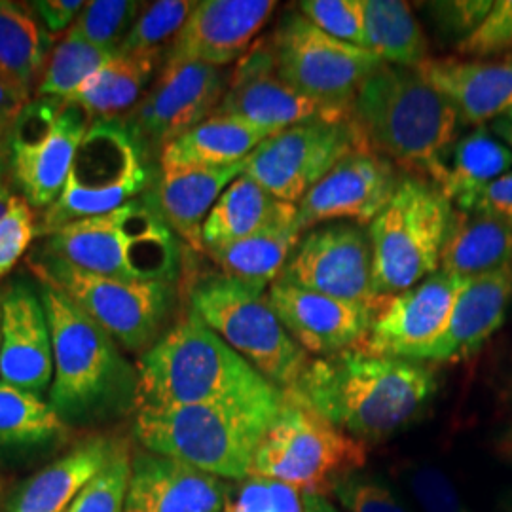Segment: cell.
<instances>
[{
	"label": "cell",
	"instance_id": "f546056e",
	"mask_svg": "<svg viewBox=\"0 0 512 512\" xmlns=\"http://www.w3.org/2000/svg\"><path fill=\"white\" fill-rule=\"evenodd\" d=\"M512 266V228L478 211L454 209L440 253V270L471 279Z\"/></svg>",
	"mask_w": 512,
	"mask_h": 512
},
{
	"label": "cell",
	"instance_id": "e575fe53",
	"mask_svg": "<svg viewBox=\"0 0 512 512\" xmlns=\"http://www.w3.org/2000/svg\"><path fill=\"white\" fill-rule=\"evenodd\" d=\"M277 203L268 190L241 173L220 194L203 224V253L251 236L270 220Z\"/></svg>",
	"mask_w": 512,
	"mask_h": 512
},
{
	"label": "cell",
	"instance_id": "277c9868",
	"mask_svg": "<svg viewBox=\"0 0 512 512\" xmlns=\"http://www.w3.org/2000/svg\"><path fill=\"white\" fill-rule=\"evenodd\" d=\"M54 346L50 406L65 421H88L137 408V368L122 357L107 330L54 285L40 281Z\"/></svg>",
	"mask_w": 512,
	"mask_h": 512
},
{
	"label": "cell",
	"instance_id": "8d00e7d4",
	"mask_svg": "<svg viewBox=\"0 0 512 512\" xmlns=\"http://www.w3.org/2000/svg\"><path fill=\"white\" fill-rule=\"evenodd\" d=\"M116 50L101 48L80 37L73 27L52 50L38 82V97L71 101Z\"/></svg>",
	"mask_w": 512,
	"mask_h": 512
},
{
	"label": "cell",
	"instance_id": "603a6c76",
	"mask_svg": "<svg viewBox=\"0 0 512 512\" xmlns=\"http://www.w3.org/2000/svg\"><path fill=\"white\" fill-rule=\"evenodd\" d=\"M230 486L179 459L143 452L131 459L124 512H220Z\"/></svg>",
	"mask_w": 512,
	"mask_h": 512
},
{
	"label": "cell",
	"instance_id": "d6986e66",
	"mask_svg": "<svg viewBox=\"0 0 512 512\" xmlns=\"http://www.w3.org/2000/svg\"><path fill=\"white\" fill-rule=\"evenodd\" d=\"M399 183L401 177L387 158L370 148L355 150L296 205L300 226L306 232L330 220L370 224L391 202Z\"/></svg>",
	"mask_w": 512,
	"mask_h": 512
},
{
	"label": "cell",
	"instance_id": "836d02e7",
	"mask_svg": "<svg viewBox=\"0 0 512 512\" xmlns=\"http://www.w3.org/2000/svg\"><path fill=\"white\" fill-rule=\"evenodd\" d=\"M366 50L385 65L418 69L427 59V38L410 4L401 0H363Z\"/></svg>",
	"mask_w": 512,
	"mask_h": 512
},
{
	"label": "cell",
	"instance_id": "6da1fadb",
	"mask_svg": "<svg viewBox=\"0 0 512 512\" xmlns=\"http://www.w3.org/2000/svg\"><path fill=\"white\" fill-rule=\"evenodd\" d=\"M435 391L437 378L420 361L351 348L310 361L285 393L366 446L401 431Z\"/></svg>",
	"mask_w": 512,
	"mask_h": 512
},
{
	"label": "cell",
	"instance_id": "f907efd6",
	"mask_svg": "<svg viewBox=\"0 0 512 512\" xmlns=\"http://www.w3.org/2000/svg\"><path fill=\"white\" fill-rule=\"evenodd\" d=\"M302 512H346L336 507L327 495L306 492L302 494Z\"/></svg>",
	"mask_w": 512,
	"mask_h": 512
},
{
	"label": "cell",
	"instance_id": "83f0119b",
	"mask_svg": "<svg viewBox=\"0 0 512 512\" xmlns=\"http://www.w3.org/2000/svg\"><path fill=\"white\" fill-rule=\"evenodd\" d=\"M272 133L238 118L213 114L160 152V171L243 164Z\"/></svg>",
	"mask_w": 512,
	"mask_h": 512
},
{
	"label": "cell",
	"instance_id": "6f0895ef",
	"mask_svg": "<svg viewBox=\"0 0 512 512\" xmlns=\"http://www.w3.org/2000/svg\"><path fill=\"white\" fill-rule=\"evenodd\" d=\"M509 452H511V454H512V433H511V437H509Z\"/></svg>",
	"mask_w": 512,
	"mask_h": 512
},
{
	"label": "cell",
	"instance_id": "52a82bcc",
	"mask_svg": "<svg viewBox=\"0 0 512 512\" xmlns=\"http://www.w3.org/2000/svg\"><path fill=\"white\" fill-rule=\"evenodd\" d=\"M152 181L148 150L126 118L95 120L76 148L65 186L44 213L37 236L110 213L141 198Z\"/></svg>",
	"mask_w": 512,
	"mask_h": 512
},
{
	"label": "cell",
	"instance_id": "ba28073f",
	"mask_svg": "<svg viewBox=\"0 0 512 512\" xmlns=\"http://www.w3.org/2000/svg\"><path fill=\"white\" fill-rule=\"evenodd\" d=\"M454 213L439 186L408 175L370 222L372 291L403 293L440 270V253Z\"/></svg>",
	"mask_w": 512,
	"mask_h": 512
},
{
	"label": "cell",
	"instance_id": "ffe728a7",
	"mask_svg": "<svg viewBox=\"0 0 512 512\" xmlns=\"http://www.w3.org/2000/svg\"><path fill=\"white\" fill-rule=\"evenodd\" d=\"M275 10L274 0H203L167 50L169 63H202L222 69L239 61Z\"/></svg>",
	"mask_w": 512,
	"mask_h": 512
},
{
	"label": "cell",
	"instance_id": "ee69618b",
	"mask_svg": "<svg viewBox=\"0 0 512 512\" xmlns=\"http://www.w3.org/2000/svg\"><path fill=\"white\" fill-rule=\"evenodd\" d=\"M512 52V0H495L490 14L471 35L461 38L458 52L469 57Z\"/></svg>",
	"mask_w": 512,
	"mask_h": 512
},
{
	"label": "cell",
	"instance_id": "74e56055",
	"mask_svg": "<svg viewBox=\"0 0 512 512\" xmlns=\"http://www.w3.org/2000/svg\"><path fill=\"white\" fill-rule=\"evenodd\" d=\"M194 6L196 2L190 0H158L148 4L118 46V52L162 54V46L171 38L175 40Z\"/></svg>",
	"mask_w": 512,
	"mask_h": 512
},
{
	"label": "cell",
	"instance_id": "5b68a950",
	"mask_svg": "<svg viewBox=\"0 0 512 512\" xmlns=\"http://www.w3.org/2000/svg\"><path fill=\"white\" fill-rule=\"evenodd\" d=\"M283 401L143 406L137 408L133 431L147 452L179 459L222 480H245Z\"/></svg>",
	"mask_w": 512,
	"mask_h": 512
},
{
	"label": "cell",
	"instance_id": "11a10c76",
	"mask_svg": "<svg viewBox=\"0 0 512 512\" xmlns=\"http://www.w3.org/2000/svg\"><path fill=\"white\" fill-rule=\"evenodd\" d=\"M505 120H507L509 124H512V107L511 109L507 110V112H505Z\"/></svg>",
	"mask_w": 512,
	"mask_h": 512
},
{
	"label": "cell",
	"instance_id": "7402d4cb",
	"mask_svg": "<svg viewBox=\"0 0 512 512\" xmlns=\"http://www.w3.org/2000/svg\"><path fill=\"white\" fill-rule=\"evenodd\" d=\"M0 382L42 397L54 382V346L42 296L27 283L2 293Z\"/></svg>",
	"mask_w": 512,
	"mask_h": 512
},
{
	"label": "cell",
	"instance_id": "db71d44e",
	"mask_svg": "<svg viewBox=\"0 0 512 512\" xmlns=\"http://www.w3.org/2000/svg\"><path fill=\"white\" fill-rule=\"evenodd\" d=\"M0 342H2V294H0Z\"/></svg>",
	"mask_w": 512,
	"mask_h": 512
},
{
	"label": "cell",
	"instance_id": "484cf974",
	"mask_svg": "<svg viewBox=\"0 0 512 512\" xmlns=\"http://www.w3.org/2000/svg\"><path fill=\"white\" fill-rule=\"evenodd\" d=\"M302 234L298 207L279 202L270 220L251 236L205 253L219 266L220 274L266 293L283 272Z\"/></svg>",
	"mask_w": 512,
	"mask_h": 512
},
{
	"label": "cell",
	"instance_id": "91938a15",
	"mask_svg": "<svg viewBox=\"0 0 512 512\" xmlns=\"http://www.w3.org/2000/svg\"><path fill=\"white\" fill-rule=\"evenodd\" d=\"M226 512H230V511H228V509H226Z\"/></svg>",
	"mask_w": 512,
	"mask_h": 512
},
{
	"label": "cell",
	"instance_id": "680465c9",
	"mask_svg": "<svg viewBox=\"0 0 512 512\" xmlns=\"http://www.w3.org/2000/svg\"><path fill=\"white\" fill-rule=\"evenodd\" d=\"M509 61H512V52L509 54Z\"/></svg>",
	"mask_w": 512,
	"mask_h": 512
},
{
	"label": "cell",
	"instance_id": "9f6ffc18",
	"mask_svg": "<svg viewBox=\"0 0 512 512\" xmlns=\"http://www.w3.org/2000/svg\"><path fill=\"white\" fill-rule=\"evenodd\" d=\"M0 137H2V133H0ZM0 167H2V141H0ZM2 184V181H0Z\"/></svg>",
	"mask_w": 512,
	"mask_h": 512
},
{
	"label": "cell",
	"instance_id": "3957f363",
	"mask_svg": "<svg viewBox=\"0 0 512 512\" xmlns=\"http://www.w3.org/2000/svg\"><path fill=\"white\" fill-rule=\"evenodd\" d=\"M351 116L374 152L437 184L440 160L456 143L459 116L418 69H378L355 95Z\"/></svg>",
	"mask_w": 512,
	"mask_h": 512
},
{
	"label": "cell",
	"instance_id": "4dcf8cb0",
	"mask_svg": "<svg viewBox=\"0 0 512 512\" xmlns=\"http://www.w3.org/2000/svg\"><path fill=\"white\" fill-rule=\"evenodd\" d=\"M511 167V148L480 126L446 150L440 160L437 186L458 209L467 211L476 196L507 175Z\"/></svg>",
	"mask_w": 512,
	"mask_h": 512
},
{
	"label": "cell",
	"instance_id": "4fadbf2b",
	"mask_svg": "<svg viewBox=\"0 0 512 512\" xmlns=\"http://www.w3.org/2000/svg\"><path fill=\"white\" fill-rule=\"evenodd\" d=\"M270 42L281 78L334 109L351 110L361 86L385 65L370 50L323 33L300 12L281 19Z\"/></svg>",
	"mask_w": 512,
	"mask_h": 512
},
{
	"label": "cell",
	"instance_id": "816d5d0a",
	"mask_svg": "<svg viewBox=\"0 0 512 512\" xmlns=\"http://www.w3.org/2000/svg\"><path fill=\"white\" fill-rule=\"evenodd\" d=\"M494 133L512 150V124H509L507 120H497L494 124Z\"/></svg>",
	"mask_w": 512,
	"mask_h": 512
},
{
	"label": "cell",
	"instance_id": "c3c4849f",
	"mask_svg": "<svg viewBox=\"0 0 512 512\" xmlns=\"http://www.w3.org/2000/svg\"><path fill=\"white\" fill-rule=\"evenodd\" d=\"M86 2L82 0H37L31 2V8L37 12L38 19L46 31L54 37L57 33L69 31L74 21L84 10Z\"/></svg>",
	"mask_w": 512,
	"mask_h": 512
},
{
	"label": "cell",
	"instance_id": "9c48e42d",
	"mask_svg": "<svg viewBox=\"0 0 512 512\" xmlns=\"http://www.w3.org/2000/svg\"><path fill=\"white\" fill-rule=\"evenodd\" d=\"M190 310L258 370L270 384L289 391L308 353L277 317L268 294L224 274L200 277L190 291Z\"/></svg>",
	"mask_w": 512,
	"mask_h": 512
},
{
	"label": "cell",
	"instance_id": "f1b7e54d",
	"mask_svg": "<svg viewBox=\"0 0 512 512\" xmlns=\"http://www.w3.org/2000/svg\"><path fill=\"white\" fill-rule=\"evenodd\" d=\"M118 444L103 437L80 442L71 452L38 471L21 488L10 512L67 511L76 495L109 463Z\"/></svg>",
	"mask_w": 512,
	"mask_h": 512
},
{
	"label": "cell",
	"instance_id": "7a4b0ae2",
	"mask_svg": "<svg viewBox=\"0 0 512 512\" xmlns=\"http://www.w3.org/2000/svg\"><path fill=\"white\" fill-rule=\"evenodd\" d=\"M137 378V408L274 403L285 397L192 310L143 351Z\"/></svg>",
	"mask_w": 512,
	"mask_h": 512
},
{
	"label": "cell",
	"instance_id": "4316f807",
	"mask_svg": "<svg viewBox=\"0 0 512 512\" xmlns=\"http://www.w3.org/2000/svg\"><path fill=\"white\" fill-rule=\"evenodd\" d=\"M245 169V162L213 169L160 171L156 184L145 192L169 228L192 249L203 251V224L220 194Z\"/></svg>",
	"mask_w": 512,
	"mask_h": 512
},
{
	"label": "cell",
	"instance_id": "e0dca14e",
	"mask_svg": "<svg viewBox=\"0 0 512 512\" xmlns=\"http://www.w3.org/2000/svg\"><path fill=\"white\" fill-rule=\"evenodd\" d=\"M463 283L458 275L439 270L403 293L376 296L359 348L380 357L416 361L442 334Z\"/></svg>",
	"mask_w": 512,
	"mask_h": 512
},
{
	"label": "cell",
	"instance_id": "cb8c5ba5",
	"mask_svg": "<svg viewBox=\"0 0 512 512\" xmlns=\"http://www.w3.org/2000/svg\"><path fill=\"white\" fill-rule=\"evenodd\" d=\"M512 302V266L465 279L439 338L416 361H461L501 329Z\"/></svg>",
	"mask_w": 512,
	"mask_h": 512
},
{
	"label": "cell",
	"instance_id": "44dd1931",
	"mask_svg": "<svg viewBox=\"0 0 512 512\" xmlns=\"http://www.w3.org/2000/svg\"><path fill=\"white\" fill-rule=\"evenodd\" d=\"M277 317L306 353L319 357L359 348L372 319V304L351 302L274 281L266 291Z\"/></svg>",
	"mask_w": 512,
	"mask_h": 512
},
{
	"label": "cell",
	"instance_id": "7dc6e473",
	"mask_svg": "<svg viewBox=\"0 0 512 512\" xmlns=\"http://www.w3.org/2000/svg\"><path fill=\"white\" fill-rule=\"evenodd\" d=\"M467 211H478L505 222L512 228V171L486 186Z\"/></svg>",
	"mask_w": 512,
	"mask_h": 512
},
{
	"label": "cell",
	"instance_id": "2e32d148",
	"mask_svg": "<svg viewBox=\"0 0 512 512\" xmlns=\"http://www.w3.org/2000/svg\"><path fill=\"white\" fill-rule=\"evenodd\" d=\"M215 114L238 118L274 135L310 120L348 118L351 110L323 105L285 82L277 73L270 38H262L239 59Z\"/></svg>",
	"mask_w": 512,
	"mask_h": 512
},
{
	"label": "cell",
	"instance_id": "d6a6232c",
	"mask_svg": "<svg viewBox=\"0 0 512 512\" xmlns=\"http://www.w3.org/2000/svg\"><path fill=\"white\" fill-rule=\"evenodd\" d=\"M52 48L37 12L27 4L0 0V74L31 92Z\"/></svg>",
	"mask_w": 512,
	"mask_h": 512
},
{
	"label": "cell",
	"instance_id": "ac0fdd59",
	"mask_svg": "<svg viewBox=\"0 0 512 512\" xmlns=\"http://www.w3.org/2000/svg\"><path fill=\"white\" fill-rule=\"evenodd\" d=\"M222 69L202 63H169L137 107L128 124L150 148L167 147L215 114L228 88Z\"/></svg>",
	"mask_w": 512,
	"mask_h": 512
},
{
	"label": "cell",
	"instance_id": "60d3db41",
	"mask_svg": "<svg viewBox=\"0 0 512 512\" xmlns=\"http://www.w3.org/2000/svg\"><path fill=\"white\" fill-rule=\"evenodd\" d=\"M298 12L330 37L366 50L363 0H302Z\"/></svg>",
	"mask_w": 512,
	"mask_h": 512
},
{
	"label": "cell",
	"instance_id": "f5cc1de1",
	"mask_svg": "<svg viewBox=\"0 0 512 512\" xmlns=\"http://www.w3.org/2000/svg\"><path fill=\"white\" fill-rule=\"evenodd\" d=\"M12 200H14L12 192H10L4 184H0V219H2V217H4V213L8 211V207H10Z\"/></svg>",
	"mask_w": 512,
	"mask_h": 512
},
{
	"label": "cell",
	"instance_id": "30bf717a",
	"mask_svg": "<svg viewBox=\"0 0 512 512\" xmlns=\"http://www.w3.org/2000/svg\"><path fill=\"white\" fill-rule=\"evenodd\" d=\"M366 446L285 393V401L256 450L251 476L327 495L342 476L363 471Z\"/></svg>",
	"mask_w": 512,
	"mask_h": 512
},
{
	"label": "cell",
	"instance_id": "ab89813d",
	"mask_svg": "<svg viewBox=\"0 0 512 512\" xmlns=\"http://www.w3.org/2000/svg\"><path fill=\"white\" fill-rule=\"evenodd\" d=\"M131 458L120 442L109 463L93 476L65 512H124L128 495Z\"/></svg>",
	"mask_w": 512,
	"mask_h": 512
},
{
	"label": "cell",
	"instance_id": "b9f144b4",
	"mask_svg": "<svg viewBox=\"0 0 512 512\" xmlns=\"http://www.w3.org/2000/svg\"><path fill=\"white\" fill-rule=\"evenodd\" d=\"M329 494L346 512H412L387 482L365 469L338 478Z\"/></svg>",
	"mask_w": 512,
	"mask_h": 512
},
{
	"label": "cell",
	"instance_id": "d590c367",
	"mask_svg": "<svg viewBox=\"0 0 512 512\" xmlns=\"http://www.w3.org/2000/svg\"><path fill=\"white\" fill-rule=\"evenodd\" d=\"M67 423L50 403L16 385L0 382V446H33L61 439Z\"/></svg>",
	"mask_w": 512,
	"mask_h": 512
},
{
	"label": "cell",
	"instance_id": "f6af8a7d",
	"mask_svg": "<svg viewBox=\"0 0 512 512\" xmlns=\"http://www.w3.org/2000/svg\"><path fill=\"white\" fill-rule=\"evenodd\" d=\"M35 236L37 226L31 205L21 196H14L8 211L0 219V279L14 270Z\"/></svg>",
	"mask_w": 512,
	"mask_h": 512
},
{
	"label": "cell",
	"instance_id": "8992f818",
	"mask_svg": "<svg viewBox=\"0 0 512 512\" xmlns=\"http://www.w3.org/2000/svg\"><path fill=\"white\" fill-rule=\"evenodd\" d=\"M42 251L84 272L124 281L175 283L183 262L181 239L145 194L59 228Z\"/></svg>",
	"mask_w": 512,
	"mask_h": 512
},
{
	"label": "cell",
	"instance_id": "9a60e30c",
	"mask_svg": "<svg viewBox=\"0 0 512 512\" xmlns=\"http://www.w3.org/2000/svg\"><path fill=\"white\" fill-rule=\"evenodd\" d=\"M277 281L351 302L372 304V247L365 226L330 222L300 239Z\"/></svg>",
	"mask_w": 512,
	"mask_h": 512
},
{
	"label": "cell",
	"instance_id": "7bdbcfd3",
	"mask_svg": "<svg viewBox=\"0 0 512 512\" xmlns=\"http://www.w3.org/2000/svg\"><path fill=\"white\" fill-rule=\"evenodd\" d=\"M404 482L421 512H475L463 501L450 478L437 467H408Z\"/></svg>",
	"mask_w": 512,
	"mask_h": 512
},
{
	"label": "cell",
	"instance_id": "5bb4252c",
	"mask_svg": "<svg viewBox=\"0 0 512 512\" xmlns=\"http://www.w3.org/2000/svg\"><path fill=\"white\" fill-rule=\"evenodd\" d=\"M361 148L370 147L353 116L310 120L262 141L245 160L243 173L275 200L298 205L334 165Z\"/></svg>",
	"mask_w": 512,
	"mask_h": 512
},
{
	"label": "cell",
	"instance_id": "1f68e13d",
	"mask_svg": "<svg viewBox=\"0 0 512 512\" xmlns=\"http://www.w3.org/2000/svg\"><path fill=\"white\" fill-rule=\"evenodd\" d=\"M162 54L114 52L109 61L93 74L71 101L95 120H118L143 99Z\"/></svg>",
	"mask_w": 512,
	"mask_h": 512
},
{
	"label": "cell",
	"instance_id": "681fc988",
	"mask_svg": "<svg viewBox=\"0 0 512 512\" xmlns=\"http://www.w3.org/2000/svg\"><path fill=\"white\" fill-rule=\"evenodd\" d=\"M29 90L0 74V133L8 131L19 110L29 103Z\"/></svg>",
	"mask_w": 512,
	"mask_h": 512
},
{
	"label": "cell",
	"instance_id": "f35d334b",
	"mask_svg": "<svg viewBox=\"0 0 512 512\" xmlns=\"http://www.w3.org/2000/svg\"><path fill=\"white\" fill-rule=\"evenodd\" d=\"M141 4L131 0H92L74 21L73 29L88 42L101 48L118 50L135 19Z\"/></svg>",
	"mask_w": 512,
	"mask_h": 512
},
{
	"label": "cell",
	"instance_id": "7c38bea8",
	"mask_svg": "<svg viewBox=\"0 0 512 512\" xmlns=\"http://www.w3.org/2000/svg\"><path fill=\"white\" fill-rule=\"evenodd\" d=\"M93 120L74 101L37 97L19 110L6 131L8 164L21 198L50 207L59 198L76 148Z\"/></svg>",
	"mask_w": 512,
	"mask_h": 512
},
{
	"label": "cell",
	"instance_id": "bcb514c9",
	"mask_svg": "<svg viewBox=\"0 0 512 512\" xmlns=\"http://www.w3.org/2000/svg\"><path fill=\"white\" fill-rule=\"evenodd\" d=\"M492 0H448L431 2L429 8L440 27L452 35L465 38L490 14Z\"/></svg>",
	"mask_w": 512,
	"mask_h": 512
},
{
	"label": "cell",
	"instance_id": "8fae6325",
	"mask_svg": "<svg viewBox=\"0 0 512 512\" xmlns=\"http://www.w3.org/2000/svg\"><path fill=\"white\" fill-rule=\"evenodd\" d=\"M31 270L38 281L54 285L128 351H147L158 342L175 302V283L92 274L44 251L31 262Z\"/></svg>",
	"mask_w": 512,
	"mask_h": 512
},
{
	"label": "cell",
	"instance_id": "d4e9b609",
	"mask_svg": "<svg viewBox=\"0 0 512 512\" xmlns=\"http://www.w3.org/2000/svg\"><path fill=\"white\" fill-rule=\"evenodd\" d=\"M418 73L467 124L482 126L512 107V61L484 63L427 57Z\"/></svg>",
	"mask_w": 512,
	"mask_h": 512
}]
</instances>
